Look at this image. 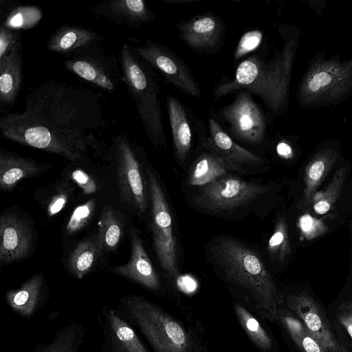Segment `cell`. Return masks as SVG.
Here are the masks:
<instances>
[{"instance_id":"ab89813d","label":"cell","mask_w":352,"mask_h":352,"mask_svg":"<svg viewBox=\"0 0 352 352\" xmlns=\"http://www.w3.org/2000/svg\"><path fill=\"white\" fill-rule=\"evenodd\" d=\"M72 179L82 188L84 194L96 192L97 187L94 180L82 170L77 169L72 173Z\"/></svg>"},{"instance_id":"7402d4cb","label":"cell","mask_w":352,"mask_h":352,"mask_svg":"<svg viewBox=\"0 0 352 352\" xmlns=\"http://www.w3.org/2000/svg\"><path fill=\"white\" fill-rule=\"evenodd\" d=\"M22 43L19 41L0 59V101L12 104L18 96L22 83Z\"/></svg>"},{"instance_id":"f1b7e54d","label":"cell","mask_w":352,"mask_h":352,"mask_svg":"<svg viewBox=\"0 0 352 352\" xmlns=\"http://www.w3.org/2000/svg\"><path fill=\"white\" fill-rule=\"evenodd\" d=\"M276 319L281 322L294 343L302 352H329L302 322L289 310L280 308Z\"/></svg>"},{"instance_id":"836d02e7","label":"cell","mask_w":352,"mask_h":352,"mask_svg":"<svg viewBox=\"0 0 352 352\" xmlns=\"http://www.w3.org/2000/svg\"><path fill=\"white\" fill-rule=\"evenodd\" d=\"M268 252L272 258L283 261L290 252L288 230L284 219H279L275 226L274 232L270 236Z\"/></svg>"},{"instance_id":"f35d334b","label":"cell","mask_w":352,"mask_h":352,"mask_svg":"<svg viewBox=\"0 0 352 352\" xmlns=\"http://www.w3.org/2000/svg\"><path fill=\"white\" fill-rule=\"evenodd\" d=\"M19 41V34L16 31L1 25L0 28V59L6 56Z\"/></svg>"},{"instance_id":"4316f807","label":"cell","mask_w":352,"mask_h":352,"mask_svg":"<svg viewBox=\"0 0 352 352\" xmlns=\"http://www.w3.org/2000/svg\"><path fill=\"white\" fill-rule=\"evenodd\" d=\"M83 324L72 322L59 328L48 342H41L31 352H78L85 340Z\"/></svg>"},{"instance_id":"f546056e","label":"cell","mask_w":352,"mask_h":352,"mask_svg":"<svg viewBox=\"0 0 352 352\" xmlns=\"http://www.w3.org/2000/svg\"><path fill=\"white\" fill-rule=\"evenodd\" d=\"M123 221L117 211L111 207L104 208L98 221L96 234L102 252H109L117 248L123 235Z\"/></svg>"},{"instance_id":"6da1fadb","label":"cell","mask_w":352,"mask_h":352,"mask_svg":"<svg viewBox=\"0 0 352 352\" xmlns=\"http://www.w3.org/2000/svg\"><path fill=\"white\" fill-rule=\"evenodd\" d=\"M102 96L87 87L48 80L25 97L22 113L0 118L6 139L61 155L73 162L102 151L98 135L108 120Z\"/></svg>"},{"instance_id":"44dd1931","label":"cell","mask_w":352,"mask_h":352,"mask_svg":"<svg viewBox=\"0 0 352 352\" xmlns=\"http://www.w3.org/2000/svg\"><path fill=\"white\" fill-rule=\"evenodd\" d=\"M43 167V165L34 160L1 148L0 151L1 190H12L19 181L38 175Z\"/></svg>"},{"instance_id":"d6986e66","label":"cell","mask_w":352,"mask_h":352,"mask_svg":"<svg viewBox=\"0 0 352 352\" xmlns=\"http://www.w3.org/2000/svg\"><path fill=\"white\" fill-rule=\"evenodd\" d=\"M44 286L43 274H36L18 289L8 290L5 294L6 303L19 316L30 318L43 303Z\"/></svg>"},{"instance_id":"2e32d148","label":"cell","mask_w":352,"mask_h":352,"mask_svg":"<svg viewBox=\"0 0 352 352\" xmlns=\"http://www.w3.org/2000/svg\"><path fill=\"white\" fill-rule=\"evenodd\" d=\"M181 39L192 50L208 52L217 48L223 37L221 20L212 14L192 17L176 25Z\"/></svg>"},{"instance_id":"4dcf8cb0","label":"cell","mask_w":352,"mask_h":352,"mask_svg":"<svg viewBox=\"0 0 352 352\" xmlns=\"http://www.w3.org/2000/svg\"><path fill=\"white\" fill-rule=\"evenodd\" d=\"M233 307L241 326L252 342L264 352H273L272 338L259 320L240 303L234 302Z\"/></svg>"},{"instance_id":"ac0fdd59","label":"cell","mask_w":352,"mask_h":352,"mask_svg":"<svg viewBox=\"0 0 352 352\" xmlns=\"http://www.w3.org/2000/svg\"><path fill=\"white\" fill-rule=\"evenodd\" d=\"M113 272L150 290L158 292L160 278L136 231L131 232V254L129 262L116 266Z\"/></svg>"},{"instance_id":"d590c367","label":"cell","mask_w":352,"mask_h":352,"mask_svg":"<svg viewBox=\"0 0 352 352\" xmlns=\"http://www.w3.org/2000/svg\"><path fill=\"white\" fill-rule=\"evenodd\" d=\"M298 226L301 236L306 240L316 239L328 230L327 226L322 219L316 218L308 213L300 217Z\"/></svg>"},{"instance_id":"277c9868","label":"cell","mask_w":352,"mask_h":352,"mask_svg":"<svg viewBox=\"0 0 352 352\" xmlns=\"http://www.w3.org/2000/svg\"><path fill=\"white\" fill-rule=\"evenodd\" d=\"M116 311L141 332L155 352H195L194 340L182 324L145 298L124 296Z\"/></svg>"},{"instance_id":"cb8c5ba5","label":"cell","mask_w":352,"mask_h":352,"mask_svg":"<svg viewBox=\"0 0 352 352\" xmlns=\"http://www.w3.org/2000/svg\"><path fill=\"white\" fill-rule=\"evenodd\" d=\"M335 146L324 144L316 151L305 167L304 196L308 203L339 157V151Z\"/></svg>"},{"instance_id":"3957f363","label":"cell","mask_w":352,"mask_h":352,"mask_svg":"<svg viewBox=\"0 0 352 352\" xmlns=\"http://www.w3.org/2000/svg\"><path fill=\"white\" fill-rule=\"evenodd\" d=\"M214 261L227 280L246 292L265 319L276 320L284 299L263 261L252 250L231 239H219L212 247Z\"/></svg>"},{"instance_id":"7a4b0ae2","label":"cell","mask_w":352,"mask_h":352,"mask_svg":"<svg viewBox=\"0 0 352 352\" xmlns=\"http://www.w3.org/2000/svg\"><path fill=\"white\" fill-rule=\"evenodd\" d=\"M284 43L269 59L253 54L237 67L234 79L223 80L212 91L217 99L240 90L259 97L274 113L287 109L292 74L299 41L296 28L280 32Z\"/></svg>"},{"instance_id":"9c48e42d","label":"cell","mask_w":352,"mask_h":352,"mask_svg":"<svg viewBox=\"0 0 352 352\" xmlns=\"http://www.w3.org/2000/svg\"><path fill=\"white\" fill-rule=\"evenodd\" d=\"M267 190L263 185L232 176H223L204 186L195 201L210 211H225L245 205Z\"/></svg>"},{"instance_id":"9a60e30c","label":"cell","mask_w":352,"mask_h":352,"mask_svg":"<svg viewBox=\"0 0 352 352\" xmlns=\"http://www.w3.org/2000/svg\"><path fill=\"white\" fill-rule=\"evenodd\" d=\"M32 233L27 222L14 213L0 218V264H10L27 256L32 246Z\"/></svg>"},{"instance_id":"d6a6232c","label":"cell","mask_w":352,"mask_h":352,"mask_svg":"<svg viewBox=\"0 0 352 352\" xmlns=\"http://www.w3.org/2000/svg\"><path fill=\"white\" fill-rule=\"evenodd\" d=\"M41 16V10L36 7L19 6L11 10L2 25L14 30L32 28Z\"/></svg>"},{"instance_id":"74e56055","label":"cell","mask_w":352,"mask_h":352,"mask_svg":"<svg viewBox=\"0 0 352 352\" xmlns=\"http://www.w3.org/2000/svg\"><path fill=\"white\" fill-rule=\"evenodd\" d=\"M262 37L263 34L258 30L250 31L243 34L234 53V58L239 59L255 50L260 45Z\"/></svg>"},{"instance_id":"e0dca14e","label":"cell","mask_w":352,"mask_h":352,"mask_svg":"<svg viewBox=\"0 0 352 352\" xmlns=\"http://www.w3.org/2000/svg\"><path fill=\"white\" fill-rule=\"evenodd\" d=\"M90 12L113 23L138 28L155 19L143 0H104L93 5Z\"/></svg>"},{"instance_id":"5bb4252c","label":"cell","mask_w":352,"mask_h":352,"mask_svg":"<svg viewBox=\"0 0 352 352\" xmlns=\"http://www.w3.org/2000/svg\"><path fill=\"white\" fill-rule=\"evenodd\" d=\"M98 321L102 352H149L116 309L103 305L98 314Z\"/></svg>"},{"instance_id":"b9f144b4","label":"cell","mask_w":352,"mask_h":352,"mask_svg":"<svg viewBox=\"0 0 352 352\" xmlns=\"http://www.w3.org/2000/svg\"><path fill=\"white\" fill-rule=\"evenodd\" d=\"M338 320L352 339V319L344 312L342 311L338 315Z\"/></svg>"},{"instance_id":"8fae6325","label":"cell","mask_w":352,"mask_h":352,"mask_svg":"<svg viewBox=\"0 0 352 352\" xmlns=\"http://www.w3.org/2000/svg\"><path fill=\"white\" fill-rule=\"evenodd\" d=\"M130 47L141 59L174 86L191 96L201 97V89L190 69L174 52L149 39L142 45Z\"/></svg>"},{"instance_id":"83f0119b","label":"cell","mask_w":352,"mask_h":352,"mask_svg":"<svg viewBox=\"0 0 352 352\" xmlns=\"http://www.w3.org/2000/svg\"><path fill=\"white\" fill-rule=\"evenodd\" d=\"M101 253L96 235L80 241L69 256V272L78 279H82L94 267Z\"/></svg>"},{"instance_id":"5b68a950","label":"cell","mask_w":352,"mask_h":352,"mask_svg":"<svg viewBox=\"0 0 352 352\" xmlns=\"http://www.w3.org/2000/svg\"><path fill=\"white\" fill-rule=\"evenodd\" d=\"M352 95V57L342 60L338 54L327 58L316 52L299 82L297 99L306 109L337 104Z\"/></svg>"},{"instance_id":"1f68e13d","label":"cell","mask_w":352,"mask_h":352,"mask_svg":"<svg viewBox=\"0 0 352 352\" xmlns=\"http://www.w3.org/2000/svg\"><path fill=\"white\" fill-rule=\"evenodd\" d=\"M346 170V166L340 167L332 177L325 190L314 195V210L316 214H324L331 208L341 192Z\"/></svg>"},{"instance_id":"ba28073f","label":"cell","mask_w":352,"mask_h":352,"mask_svg":"<svg viewBox=\"0 0 352 352\" xmlns=\"http://www.w3.org/2000/svg\"><path fill=\"white\" fill-rule=\"evenodd\" d=\"M152 204L153 246L161 267L170 277L178 274L172 217L164 193L153 173L146 168Z\"/></svg>"},{"instance_id":"4fadbf2b","label":"cell","mask_w":352,"mask_h":352,"mask_svg":"<svg viewBox=\"0 0 352 352\" xmlns=\"http://www.w3.org/2000/svg\"><path fill=\"white\" fill-rule=\"evenodd\" d=\"M285 302L289 310L302 322L329 352H349L335 333L322 308L314 298L302 292L289 295Z\"/></svg>"},{"instance_id":"8992f818","label":"cell","mask_w":352,"mask_h":352,"mask_svg":"<svg viewBox=\"0 0 352 352\" xmlns=\"http://www.w3.org/2000/svg\"><path fill=\"white\" fill-rule=\"evenodd\" d=\"M123 81L134 101L149 140L155 145L166 146L160 102V87L154 69L124 44L119 52Z\"/></svg>"},{"instance_id":"60d3db41","label":"cell","mask_w":352,"mask_h":352,"mask_svg":"<svg viewBox=\"0 0 352 352\" xmlns=\"http://www.w3.org/2000/svg\"><path fill=\"white\" fill-rule=\"evenodd\" d=\"M276 152L280 157L285 159L291 158L294 155L292 146L286 141H281L277 144Z\"/></svg>"},{"instance_id":"d4e9b609","label":"cell","mask_w":352,"mask_h":352,"mask_svg":"<svg viewBox=\"0 0 352 352\" xmlns=\"http://www.w3.org/2000/svg\"><path fill=\"white\" fill-rule=\"evenodd\" d=\"M167 111L175 153L179 160H183L190 149L192 141L187 113L180 100L173 96L167 97Z\"/></svg>"},{"instance_id":"30bf717a","label":"cell","mask_w":352,"mask_h":352,"mask_svg":"<svg viewBox=\"0 0 352 352\" xmlns=\"http://www.w3.org/2000/svg\"><path fill=\"white\" fill-rule=\"evenodd\" d=\"M111 151L117 162V175L122 199L140 212L146 208L143 178L133 143L124 134L112 138Z\"/></svg>"},{"instance_id":"7c38bea8","label":"cell","mask_w":352,"mask_h":352,"mask_svg":"<svg viewBox=\"0 0 352 352\" xmlns=\"http://www.w3.org/2000/svg\"><path fill=\"white\" fill-rule=\"evenodd\" d=\"M252 95L249 91H239L234 101L220 110V115L228 124L232 135L255 144L263 140L267 124Z\"/></svg>"},{"instance_id":"52a82bcc","label":"cell","mask_w":352,"mask_h":352,"mask_svg":"<svg viewBox=\"0 0 352 352\" xmlns=\"http://www.w3.org/2000/svg\"><path fill=\"white\" fill-rule=\"evenodd\" d=\"M64 65L71 73L107 91H115L124 82L120 60L97 43L72 53Z\"/></svg>"},{"instance_id":"8d00e7d4","label":"cell","mask_w":352,"mask_h":352,"mask_svg":"<svg viewBox=\"0 0 352 352\" xmlns=\"http://www.w3.org/2000/svg\"><path fill=\"white\" fill-rule=\"evenodd\" d=\"M72 190V186L67 183L58 186L47 206V212L50 217L57 214L64 208Z\"/></svg>"},{"instance_id":"484cf974","label":"cell","mask_w":352,"mask_h":352,"mask_svg":"<svg viewBox=\"0 0 352 352\" xmlns=\"http://www.w3.org/2000/svg\"><path fill=\"white\" fill-rule=\"evenodd\" d=\"M210 151L200 155L192 165L188 177L189 185L206 186L224 176L227 170L237 168L217 153Z\"/></svg>"},{"instance_id":"ffe728a7","label":"cell","mask_w":352,"mask_h":352,"mask_svg":"<svg viewBox=\"0 0 352 352\" xmlns=\"http://www.w3.org/2000/svg\"><path fill=\"white\" fill-rule=\"evenodd\" d=\"M208 148L235 166L243 164L256 166L263 163L259 156L236 144L213 118L208 120Z\"/></svg>"},{"instance_id":"e575fe53","label":"cell","mask_w":352,"mask_h":352,"mask_svg":"<svg viewBox=\"0 0 352 352\" xmlns=\"http://www.w3.org/2000/svg\"><path fill=\"white\" fill-rule=\"evenodd\" d=\"M96 201L89 199L78 206L72 212L66 226L68 234H74L81 230L91 220L94 213Z\"/></svg>"},{"instance_id":"603a6c76","label":"cell","mask_w":352,"mask_h":352,"mask_svg":"<svg viewBox=\"0 0 352 352\" xmlns=\"http://www.w3.org/2000/svg\"><path fill=\"white\" fill-rule=\"evenodd\" d=\"M103 37L89 29L65 24L58 28L50 36L48 50L61 54H72L81 48L97 43Z\"/></svg>"}]
</instances>
